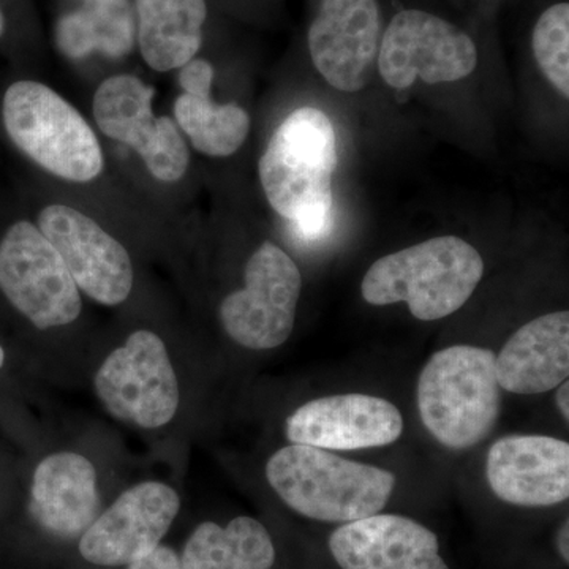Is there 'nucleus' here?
Instances as JSON below:
<instances>
[{"mask_svg": "<svg viewBox=\"0 0 569 569\" xmlns=\"http://www.w3.org/2000/svg\"><path fill=\"white\" fill-rule=\"evenodd\" d=\"M336 168L335 127L317 108L291 112L258 164L269 204L306 239L320 238L331 224Z\"/></svg>", "mask_w": 569, "mask_h": 569, "instance_id": "1", "label": "nucleus"}, {"mask_svg": "<svg viewBox=\"0 0 569 569\" xmlns=\"http://www.w3.org/2000/svg\"><path fill=\"white\" fill-rule=\"evenodd\" d=\"M485 276V260L458 236H440L389 253L370 266L361 284L372 306L407 302L411 316L436 321L466 305Z\"/></svg>", "mask_w": 569, "mask_h": 569, "instance_id": "2", "label": "nucleus"}, {"mask_svg": "<svg viewBox=\"0 0 569 569\" xmlns=\"http://www.w3.org/2000/svg\"><path fill=\"white\" fill-rule=\"evenodd\" d=\"M266 478L288 507L321 522L378 515L396 488L391 471L307 445L279 449L268 460Z\"/></svg>", "mask_w": 569, "mask_h": 569, "instance_id": "3", "label": "nucleus"}, {"mask_svg": "<svg viewBox=\"0 0 569 569\" xmlns=\"http://www.w3.org/2000/svg\"><path fill=\"white\" fill-rule=\"evenodd\" d=\"M497 355L473 346L437 351L418 381L422 425L449 449L477 447L492 432L501 411Z\"/></svg>", "mask_w": 569, "mask_h": 569, "instance_id": "4", "label": "nucleus"}, {"mask_svg": "<svg viewBox=\"0 0 569 569\" xmlns=\"http://www.w3.org/2000/svg\"><path fill=\"white\" fill-rule=\"evenodd\" d=\"M3 122L11 141L51 174L89 182L102 173V148L91 126L48 86L11 84L3 97Z\"/></svg>", "mask_w": 569, "mask_h": 569, "instance_id": "5", "label": "nucleus"}, {"mask_svg": "<svg viewBox=\"0 0 569 569\" xmlns=\"http://www.w3.org/2000/svg\"><path fill=\"white\" fill-rule=\"evenodd\" d=\"M0 290L39 329L73 323L80 288L39 227L18 222L0 241Z\"/></svg>", "mask_w": 569, "mask_h": 569, "instance_id": "6", "label": "nucleus"}, {"mask_svg": "<svg viewBox=\"0 0 569 569\" xmlns=\"http://www.w3.org/2000/svg\"><path fill=\"white\" fill-rule=\"evenodd\" d=\"M246 287L223 299L220 321L238 346L272 350L295 329L302 290L298 264L280 247L266 241L247 261Z\"/></svg>", "mask_w": 569, "mask_h": 569, "instance_id": "7", "label": "nucleus"}, {"mask_svg": "<svg viewBox=\"0 0 569 569\" xmlns=\"http://www.w3.org/2000/svg\"><path fill=\"white\" fill-rule=\"evenodd\" d=\"M93 383L112 417L142 429H159L178 411L179 385L170 356L162 339L146 329L108 356Z\"/></svg>", "mask_w": 569, "mask_h": 569, "instance_id": "8", "label": "nucleus"}, {"mask_svg": "<svg viewBox=\"0 0 569 569\" xmlns=\"http://www.w3.org/2000/svg\"><path fill=\"white\" fill-rule=\"evenodd\" d=\"M378 70L392 89H408L418 78L429 84L470 77L478 66L473 40L451 22L421 10L399 11L378 50Z\"/></svg>", "mask_w": 569, "mask_h": 569, "instance_id": "9", "label": "nucleus"}, {"mask_svg": "<svg viewBox=\"0 0 569 569\" xmlns=\"http://www.w3.org/2000/svg\"><path fill=\"white\" fill-rule=\"evenodd\" d=\"M153 93L133 74L108 78L93 97V118L107 137L140 153L153 178L176 182L189 168V148L170 118L153 114Z\"/></svg>", "mask_w": 569, "mask_h": 569, "instance_id": "10", "label": "nucleus"}, {"mask_svg": "<svg viewBox=\"0 0 569 569\" xmlns=\"http://www.w3.org/2000/svg\"><path fill=\"white\" fill-rule=\"evenodd\" d=\"M39 230L89 298L104 306H118L129 298L133 287L129 253L91 217L69 206H48L40 212Z\"/></svg>", "mask_w": 569, "mask_h": 569, "instance_id": "11", "label": "nucleus"}, {"mask_svg": "<svg viewBox=\"0 0 569 569\" xmlns=\"http://www.w3.org/2000/svg\"><path fill=\"white\" fill-rule=\"evenodd\" d=\"M179 508L178 493L162 482H141L126 490L81 535L82 559L99 567H127L148 556L159 548Z\"/></svg>", "mask_w": 569, "mask_h": 569, "instance_id": "12", "label": "nucleus"}, {"mask_svg": "<svg viewBox=\"0 0 569 569\" xmlns=\"http://www.w3.org/2000/svg\"><path fill=\"white\" fill-rule=\"evenodd\" d=\"M377 0H323L309 29V51L332 88L358 92L369 84L380 50Z\"/></svg>", "mask_w": 569, "mask_h": 569, "instance_id": "13", "label": "nucleus"}, {"mask_svg": "<svg viewBox=\"0 0 569 569\" xmlns=\"http://www.w3.org/2000/svg\"><path fill=\"white\" fill-rule=\"evenodd\" d=\"M402 430V415L396 406L359 392L310 400L284 425L291 443L328 451L388 447L399 440Z\"/></svg>", "mask_w": 569, "mask_h": 569, "instance_id": "14", "label": "nucleus"}, {"mask_svg": "<svg viewBox=\"0 0 569 569\" xmlns=\"http://www.w3.org/2000/svg\"><path fill=\"white\" fill-rule=\"evenodd\" d=\"M486 475L500 500L552 507L569 497V445L545 436H509L489 449Z\"/></svg>", "mask_w": 569, "mask_h": 569, "instance_id": "15", "label": "nucleus"}, {"mask_svg": "<svg viewBox=\"0 0 569 569\" xmlns=\"http://www.w3.org/2000/svg\"><path fill=\"white\" fill-rule=\"evenodd\" d=\"M329 549L342 569H449L437 535L403 516L343 523L329 538Z\"/></svg>", "mask_w": 569, "mask_h": 569, "instance_id": "16", "label": "nucleus"}, {"mask_svg": "<svg viewBox=\"0 0 569 569\" xmlns=\"http://www.w3.org/2000/svg\"><path fill=\"white\" fill-rule=\"evenodd\" d=\"M29 508L48 533L63 539L81 537L99 518L96 468L74 452L48 456L33 473Z\"/></svg>", "mask_w": 569, "mask_h": 569, "instance_id": "17", "label": "nucleus"}, {"mask_svg": "<svg viewBox=\"0 0 569 569\" xmlns=\"http://www.w3.org/2000/svg\"><path fill=\"white\" fill-rule=\"evenodd\" d=\"M498 383L515 395H542L569 376V313L535 318L512 335L496 361Z\"/></svg>", "mask_w": 569, "mask_h": 569, "instance_id": "18", "label": "nucleus"}, {"mask_svg": "<svg viewBox=\"0 0 569 569\" xmlns=\"http://www.w3.org/2000/svg\"><path fill=\"white\" fill-rule=\"evenodd\" d=\"M137 41L151 69L170 71L192 61L203 43L206 0H134Z\"/></svg>", "mask_w": 569, "mask_h": 569, "instance_id": "19", "label": "nucleus"}, {"mask_svg": "<svg viewBox=\"0 0 569 569\" xmlns=\"http://www.w3.org/2000/svg\"><path fill=\"white\" fill-rule=\"evenodd\" d=\"M274 542L257 519L236 518L227 527L203 522L183 548L182 569H271Z\"/></svg>", "mask_w": 569, "mask_h": 569, "instance_id": "20", "label": "nucleus"}, {"mask_svg": "<svg viewBox=\"0 0 569 569\" xmlns=\"http://www.w3.org/2000/svg\"><path fill=\"white\" fill-rule=\"evenodd\" d=\"M137 18L130 0H82L81 9L63 14L56 41L63 54L82 59L92 52L122 58L133 50Z\"/></svg>", "mask_w": 569, "mask_h": 569, "instance_id": "21", "label": "nucleus"}, {"mask_svg": "<svg viewBox=\"0 0 569 569\" xmlns=\"http://www.w3.org/2000/svg\"><path fill=\"white\" fill-rule=\"evenodd\" d=\"M174 116L193 148L209 157L233 156L250 132V118L244 108L213 103L211 96L183 92L176 100Z\"/></svg>", "mask_w": 569, "mask_h": 569, "instance_id": "22", "label": "nucleus"}, {"mask_svg": "<svg viewBox=\"0 0 569 569\" xmlns=\"http://www.w3.org/2000/svg\"><path fill=\"white\" fill-rule=\"evenodd\" d=\"M533 52L539 69L563 97H569V6L550 7L533 31Z\"/></svg>", "mask_w": 569, "mask_h": 569, "instance_id": "23", "label": "nucleus"}, {"mask_svg": "<svg viewBox=\"0 0 569 569\" xmlns=\"http://www.w3.org/2000/svg\"><path fill=\"white\" fill-rule=\"evenodd\" d=\"M179 84L186 93L192 96H211L213 69L204 59H192L181 67Z\"/></svg>", "mask_w": 569, "mask_h": 569, "instance_id": "24", "label": "nucleus"}, {"mask_svg": "<svg viewBox=\"0 0 569 569\" xmlns=\"http://www.w3.org/2000/svg\"><path fill=\"white\" fill-rule=\"evenodd\" d=\"M129 569H182L181 559L173 549L167 546H159L149 552L148 556L127 565Z\"/></svg>", "mask_w": 569, "mask_h": 569, "instance_id": "25", "label": "nucleus"}, {"mask_svg": "<svg viewBox=\"0 0 569 569\" xmlns=\"http://www.w3.org/2000/svg\"><path fill=\"white\" fill-rule=\"evenodd\" d=\"M557 406H559L561 417L565 418V421H569V383H568V381H563V383L560 385L559 392H557Z\"/></svg>", "mask_w": 569, "mask_h": 569, "instance_id": "26", "label": "nucleus"}, {"mask_svg": "<svg viewBox=\"0 0 569 569\" xmlns=\"http://www.w3.org/2000/svg\"><path fill=\"white\" fill-rule=\"evenodd\" d=\"M568 526H569V523L567 520V522L563 523V527H561V530L559 533V550H560V556L563 557L565 563H568V561H569Z\"/></svg>", "mask_w": 569, "mask_h": 569, "instance_id": "27", "label": "nucleus"}, {"mask_svg": "<svg viewBox=\"0 0 569 569\" xmlns=\"http://www.w3.org/2000/svg\"><path fill=\"white\" fill-rule=\"evenodd\" d=\"M6 31V18H3L2 11H0V36Z\"/></svg>", "mask_w": 569, "mask_h": 569, "instance_id": "28", "label": "nucleus"}, {"mask_svg": "<svg viewBox=\"0 0 569 569\" xmlns=\"http://www.w3.org/2000/svg\"><path fill=\"white\" fill-rule=\"evenodd\" d=\"M3 362H6V351H3V348L0 347V367L3 366Z\"/></svg>", "mask_w": 569, "mask_h": 569, "instance_id": "29", "label": "nucleus"}]
</instances>
